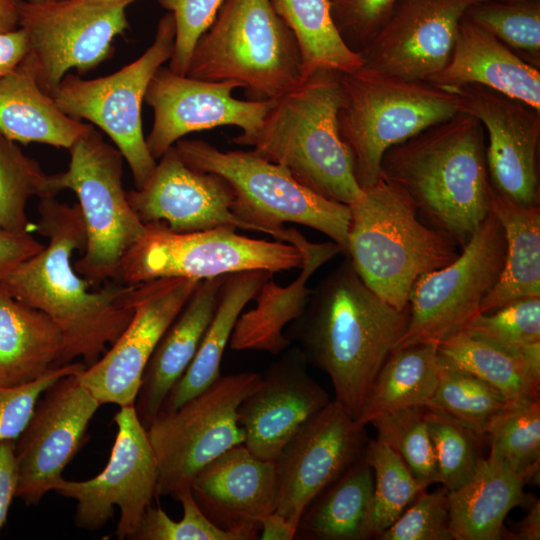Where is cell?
<instances>
[{
  "mask_svg": "<svg viewBox=\"0 0 540 540\" xmlns=\"http://www.w3.org/2000/svg\"><path fill=\"white\" fill-rule=\"evenodd\" d=\"M441 358L499 390L507 401L539 398L540 342L520 348L461 329L437 344Z\"/></svg>",
  "mask_w": 540,
  "mask_h": 540,
  "instance_id": "31",
  "label": "cell"
},
{
  "mask_svg": "<svg viewBox=\"0 0 540 540\" xmlns=\"http://www.w3.org/2000/svg\"><path fill=\"white\" fill-rule=\"evenodd\" d=\"M464 16L540 68V0H481Z\"/></svg>",
  "mask_w": 540,
  "mask_h": 540,
  "instance_id": "41",
  "label": "cell"
},
{
  "mask_svg": "<svg viewBox=\"0 0 540 540\" xmlns=\"http://www.w3.org/2000/svg\"><path fill=\"white\" fill-rule=\"evenodd\" d=\"M370 424L377 439L386 443L426 487L439 482L433 445L424 416V407L410 406L381 414Z\"/></svg>",
  "mask_w": 540,
  "mask_h": 540,
  "instance_id": "42",
  "label": "cell"
},
{
  "mask_svg": "<svg viewBox=\"0 0 540 540\" xmlns=\"http://www.w3.org/2000/svg\"><path fill=\"white\" fill-rule=\"evenodd\" d=\"M513 539L539 540L540 539V502L536 499L530 506L528 513L518 523L515 532L510 534Z\"/></svg>",
  "mask_w": 540,
  "mask_h": 540,
  "instance_id": "54",
  "label": "cell"
},
{
  "mask_svg": "<svg viewBox=\"0 0 540 540\" xmlns=\"http://www.w3.org/2000/svg\"><path fill=\"white\" fill-rule=\"evenodd\" d=\"M298 528L280 513L273 511L260 520L259 539L292 540L297 536Z\"/></svg>",
  "mask_w": 540,
  "mask_h": 540,
  "instance_id": "53",
  "label": "cell"
},
{
  "mask_svg": "<svg viewBox=\"0 0 540 540\" xmlns=\"http://www.w3.org/2000/svg\"><path fill=\"white\" fill-rule=\"evenodd\" d=\"M333 23L352 51L360 53L394 12L400 0H328Z\"/></svg>",
  "mask_w": 540,
  "mask_h": 540,
  "instance_id": "47",
  "label": "cell"
},
{
  "mask_svg": "<svg viewBox=\"0 0 540 540\" xmlns=\"http://www.w3.org/2000/svg\"><path fill=\"white\" fill-rule=\"evenodd\" d=\"M224 276L200 280L155 347L134 404L147 428L194 359L214 316Z\"/></svg>",
  "mask_w": 540,
  "mask_h": 540,
  "instance_id": "27",
  "label": "cell"
},
{
  "mask_svg": "<svg viewBox=\"0 0 540 540\" xmlns=\"http://www.w3.org/2000/svg\"><path fill=\"white\" fill-rule=\"evenodd\" d=\"M114 421L117 434L105 468L95 477L71 481L63 477L53 490L77 502L74 522L77 527L95 531L120 510L115 534L132 539L141 519L156 497L158 468L145 426L134 405L120 407Z\"/></svg>",
  "mask_w": 540,
  "mask_h": 540,
  "instance_id": "15",
  "label": "cell"
},
{
  "mask_svg": "<svg viewBox=\"0 0 540 540\" xmlns=\"http://www.w3.org/2000/svg\"><path fill=\"white\" fill-rule=\"evenodd\" d=\"M484 128L458 112L389 148L380 176L401 187L461 248L490 212Z\"/></svg>",
  "mask_w": 540,
  "mask_h": 540,
  "instance_id": "3",
  "label": "cell"
},
{
  "mask_svg": "<svg viewBox=\"0 0 540 540\" xmlns=\"http://www.w3.org/2000/svg\"><path fill=\"white\" fill-rule=\"evenodd\" d=\"M344 100L340 72L318 69L276 99L259 129L232 142L287 168L322 197L350 205L363 194L352 153L341 138L338 112Z\"/></svg>",
  "mask_w": 540,
  "mask_h": 540,
  "instance_id": "4",
  "label": "cell"
},
{
  "mask_svg": "<svg viewBox=\"0 0 540 540\" xmlns=\"http://www.w3.org/2000/svg\"><path fill=\"white\" fill-rule=\"evenodd\" d=\"M193 496L218 527L243 540L258 539L260 520L275 511V463L237 445L203 467L191 482Z\"/></svg>",
  "mask_w": 540,
  "mask_h": 540,
  "instance_id": "24",
  "label": "cell"
},
{
  "mask_svg": "<svg viewBox=\"0 0 540 540\" xmlns=\"http://www.w3.org/2000/svg\"><path fill=\"white\" fill-rule=\"evenodd\" d=\"M174 146L189 167L227 181L233 192L232 211L246 230L282 242L284 223H296L328 236L346 254L349 205L313 192L287 168L254 150L222 151L200 139H180Z\"/></svg>",
  "mask_w": 540,
  "mask_h": 540,
  "instance_id": "7",
  "label": "cell"
},
{
  "mask_svg": "<svg viewBox=\"0 0 540 540\" xmlns=\"http://www.w3.org/2000/svg\"><path fill=\"white\" fill-rule=\"evenodd\" d=\"M135 1L23 0L19 28L43 90L51 95L70 70L86 73L106 60L129 27L126 9Z\"/></svg>",
  "mask_w": 540,
  "mask_h": 540,
  "instance_id": "14",
  "label": "cell"
},
{
  "mask_svg": "<svg viewBox=\"0 0 540 540\" xmlns=\"http://www.w3.org/2000/svg\"><path fill=\"white\" fill-rule=\"evenodd\" d=\"M200 280L163 277L137 284L133 317L109 349L77 374L101 403L135 404L146 365Z\"/></svg>",
  "mask_w": 540,
  "mask_h": 540,
  "instance_id": "18",
  "label": "cell"
},
{
  "mask_svg": "<svg viewBox=\"0 0 540 540\" xmlns=\"http://www.w3.org/2000/svg\"><path fill=\"white\" fill-rule=\"evenodd\" d=\"M506 403L495 387L439 356L437 386L425 407L450 416L482 438Z\"/></svg>",
  "mask_w": 540,
  "mask_h": 540,
  "instance_id": "39",
  "label": "cell"
},
{
  "mask_svg": "<svg viewBox=\"0 0 540 540\" xmlns=\"http://www.w3.org/2000/svg\"><path fill=\"white\" fill-rule=\"evenodd\" d=\"M225 0H158L175 20V41L168 68L186 75L199 37L210 27Z\"/></svg>",
  "mask_w": 540,
  "mask_h": 540,
  "instance_id": "48",
  "label": "cell"
},
{
  "mask_svg": "<svg viewBox=\"0 0 540 540\" xmlns=\"http://www.w3.org/2000/svg\"><path fill=\"white\" fill-rule=\"evenodd\" d=\"M349 205L346 257L379 298L408 309L416 280L459 255L445 232L420 221L417 208L398 185L380 176Z\"/></svg>",
  "mask_w": 540,
  "mask_h": 540,
  "instance_id": "5",
  "label": "cell"
},
{
  "mask_svg": "<svg viewBox=\"0 0 540 540\" xmlns=\"http://www.w3.org/2000/svg\"><path fill=\"white\" fill-rule=\"evenodd\" d=\"M460 111L474 116L488 136L485 148L492 188L524 207L539 205L540 110L481 85L451 90Z\"/></svg>",
  "mask_w": 540,
  "mask_h": 540,
  "instance_id": "20",
  "label": "cell"
},
{
  "mask_svg": "<svg viewBox=\"0 0 540 540\" xmlns=\"http://www.w3.org/2000/svg\"><path fill=\"white\" fill-rule=\"evenodd\" d=\"M133 211L145 225L164 222L177 233L219 227L245 229L232 211L233 192L221 176L189 167L170 147L148 182L126 192Z\"/></svg>",
  "mask_w": 540,
  "mask_h": 540,
  "instance_id": "23",
  "label": "cell"
},
{
  "mask_svg": "<svg viewBox=\"0 0 540 540\" xmlns=\"http://www.w3.org/2000/svg\"><path fill=\"white\" fill-rule=\"evenodd\" d=\"M186 75L232 81L247 100H276L303 79L295 34L270 0H225L193 48Z\"/></svg>",
  "mask_w": 540,
  "mask_h": 540,
  "instance_id": "6",
  "label": "cell"
},
{
  "mask_svg": "<svg viewBox=\"0 0 540 540\" xmlns=\"http://www.w3.org/2000/svg\"><path fill=\"white\" fill-rule=\"evenodd\" d=\"M289 335L311 363L328 374L335 399L355 419L380 369L408 323L370 290L346 259L312 289Z\"/></svg>",
  "mask_w": 540,
  "mask_h": 540,
  "instance_id": "2",
  "label": "cell"
},
{
  "mask_svg": "<svg viewBox=\"0 0 540 540\" xmlns=\"http://www.w3.org/2000/svg\"><path fill=\"white\" fill-rule=\"evenodd\" d=\"M481 0H400L359 53L363 68L427 82L447 64L460 20Z\"/></svg>",
  "mask_w": 540,
  "mask_h": 540,
  "instance_id": "21",
  "label": "cell"
},
{
  "mask_svg": "<svg viewBox=\"0 0 540 540\" xmlns=\"http://www.w3.org/2000/svg\"><path fill=\"white\" fill-rule=\"evenodd\" d=\"M424 416L433 445L439 483L447 491L455 490L476 471L481 460V437L440 411L424 407Z\"/></svg>",
  "mask_w": 540,
  "mask_h": 540,
  "instance_id": "43",
  "label": "cell"
},
{
  "mask_svg": "<svg viewBox=\"0 0 540 540\" xmlns=\"http://www.w3.org/2000/svg\"><path fill=\"white\" fill-rule=\"evenodd\" d=\"M44 246L31 233H16L0 228V280L39 253Z\"/></svg>",
  "mask_w": 540,
  "mask_h": 540,
  "instance_id": "50",
  "label": "cell"
},
{
  "mask_svg": "<svg viewBox=\"0 0 540 540\" xmlns=\"http://www.w3.org/2000/svg\"><path fill=\"white\" fill-rule=\"evenodd\" d=\"M77 374L60 378L42 393L15 440L16 497L26 505H38L53 490L86 441L89 423L101 406Z\"/></svg>",
  "mask_w": 540,
  "mask_h": 540,
  "instance_id": "16",
  "label": "cell"
},
{
  "mask_svg": "<svg viewBox=\"0 0 540 540\" xmlns=\"http://www.w3.org/2000/svg\"><path fill=\"white\" fill-rule=\"evenodd\" d=\"M363 456L374 476L364 539L378 538L427 487L414 477L403 459L379 439L368 443Z\"/></svg>",
  "mask_w": 540,
  "mask_h": 540,
  "instance_id": "38",
  "label": "cell"
},
{
  "mask_svg": "<svg viewBox=\"0 0 540 540\" xmlns=\"http://www.w3.org/2000/svg\"><path fill=\"white\" fill-rule=\"evenodd\" d=\"M35 231L48 239L44 248L0 280L18 301L47 314L58 326L63 349L53 368L81 358L94 364L130 323L137 284L106 281L96 292L74 268V251L86 245L79 204L40 199Z\"/></svg>",
  "mask_w": 540,
  "mask_h": 540,
  "instance_id": "1",
  "label": "cell"
},
{
  "mask_svg": "<svg viewBox=\"0 0 540 540\" xmlns=\"http://www.w3.org/2000/svg\"><path fill=\"white\" fill-rule=\"evenodd\" d=\"M18 486L15 440L0 441V530L6 522Z\"/></svg>",
  "mask_w": 540,
  "mask_h": 540,
  "instance_id": "51",
  "label": "cell"
},
{
  "mask_svg": "<svg viewBox=\"0 0 540 540\" xmlns=\"http://www.w3.org/2000/svg\"><path fill=\"white\" fill-rule=\"evenodd\" d=\"M378 539L452 540L447 489L421 491Z\"/></svg>",
  "mask_w": 540,
  "mask_h": 540,
  "instance_id": "46",
  "label": "cell"
},
{
  "mask_svg": "<svg viewBox=\"0 0 540 540\" xmlns=\"http://www.w3.org/2000/svg\"><path fill=\"white\" fill-rule=\"evenodd\" d=\"M274 274L265 270L224 276L214 316L194 359L166 397L159 413L171 412L209 387L220 376V365L239 315L263 282Z\"/></svg>",
  "mask_w": 540,
  "mask_h": 540,
  "instance_id": "33",
  "label": "cell"
},
{
  "mask_svg": "<svg viewBox=\"0 0 540 540\" xmlns=\"http://www.w3.org/2000/svg\"><path fill=\"white\" fill-rule=\"evenodd\" d=\"M437 344L420 343L393 350L355 418L365 426L377 416L410 406L425 407L437 386Z\"/></svg>",
  "mask_w": 540,
  "mask_h": 540,
  "instance_id": "35",
  "label": "cell"
},
{
  "mask_svg": "<svg viewBox=\"0 0 540 540\" xmlns=\"http://www.w3.org/2000/svg\"><path fill=\"white\" fill-rule=\"evenodd\" d=\"M299 44L303 77L318 69L350 73L363 66L359 53L340 37L331 17L328 0H270Z\"/></svg>",
  "mask_w": 540,
  "mask_h": 540,
  "instance_id": "36",
  "label": "cell"
},
{
  "mask_svg": "<svg viewBox=\"0 0 540 540\" xmlns=\"http://www.w3.org/2000/svg\"><path fill=\"white\" fill-rule=\"evenodd\" d=\"M62 349V333L55 322L0 287V386L39 379L53 368Z\"/></svg>",
  "mask_w": 540,
  "mask_h": 540,
  "instance_id": "30",
  "label": "cell"
},
{
  "mask_svg": "<svg viewBox=\"0 0 540 540\" xmlns=\"http://www.w3.org/2000/svg\"><path fill=\"white\" fill-rule=\"evenodd\" d=\"M233 227L177 233L164 222L145 224L141 238L123 257L115 280L126 284L182 277L203 280L228 274L300 268L299 249L281 241L253 239Z\"/></svg>",
  "mask_w": 540,
  "mask_h": 540,
  "instance_id": "10",
  "label": "cell"
},
{
  "mask_svg": "<svg viewBox=\"0 0 540 540\" xmlns=\"http://www.w3.org/2000/svg\"><path fill=\"white\" fill-rule=\"evenodd\" d=\"M23 0H0V34L19 28V12Z\"/></svg>",
  "mask_w": 540,
  "mask_h": 540,
  "instance_id": "55",
  "label": "cell"
},
{
  "mask_svg": "<svg viewBox=\"0 0 540 540\" xmlns=\"http://www.w3.org/2000/svg\"><path fill=\"white\" fill-rule=\"evenodd\" d=\"M174 41L175 20L167 12L158 22L152 44L136 60L99 78L67 74L51 93L65 114L85 119L109 136L127 162L137 189L148 182L157 164L143 134L142 103L152 77L170 60Z\"/></svg>",
  "mask_w": 540,
  "mask_h": 540,
  "instance_id": "11",
  "label": "cell"
},
{
  "mask_svg": "<svg viewBox=\"0 0 540 540\" xmlns=\"http://www.w3.org/2000/svg\"><path fill=\"white\" fill-rule=\"evenodd\" d=\"M364 427L336 400L305 422L274 459L275 511L297 528L307 506L365 449Z\"/></svg>",
  "mask_w": 540,
  "mask_h": 540,
  "instance_id": "17",
  "label": "cell"
},
{
  "mask_svg": "<svg viewBox=\"0 0 540 540\" xmlns=\"http://www.w3.org/2000/svg\"><path fill=\"white\" fill-rule=\"evenodd\" d=\"M495 1H512V0H495Z\"/></svg>",
  "mask_w": 540,
  "mask_h": 540,
  "instance_id": "57",
  "label": "cell"
},
{
  "mask_svg": "<svg viewBox=\"0 0 540 540\" xmlns=\"http://www.w3.org/2000/svg\"><path fill=\"white\" fill-rule=\"evenodd\" d=\"M92 129L65 114L43 90L28 54L18 66L0 76V133L8 139L69 150Z\"/></svg>",
  "mask_w": 540,
  "mask_h": 540,
  "instance_id": "28",
  "label": "cell"
},
{
  "mask_svg": "<svg viewBox=\"0 0 540 540\" xmlns=\"http://www.w3.org/2000/svg\"><path fill=\"white\" fill-rule=\"evenodd\" d=\"M488 458L504 464L526 482L539 474L540 402L539 398L507 401L489 423Z\"/></svg>",
  "mask_w": 540,
  "mask_h": 540,
  "instance_id": "37",
  "label": "cell"
},
{
  "mask_svg": "<svg viewBox=\"0 0 540 540\" xmlns=\"http://www.w3.org/2000/svg\"><path fill=\"white\" fill-rule=\"evenodd\" d=\"M232 81H208L180 75L160 67L145 95L154 113L146 138L152 157L159 159L189 133L219 126H236L241 136L255 133L275 100H240L232 96Z\"/></svg>",
  "mask_w": 540,
  "mask_h": 540,
  "instance_id": "19",
  "label": "cell"
},
{
  "mask_svg": "<svg viewBox=\"0 0 540 540\" xmlns=\"http://www.w3.org/2000/svg\"><path fill=\"white\" fill-rule=\"evenodd\" d=\"M182 504L183 516L171 519L160 506L145 511L133 540H243L242 536L215 525L197 504L191 488L175 498Z\"/></svg>",
  "mask_w": 540,
  "mask_h": 540,
  "instance_id": "44",
  "label": "cell"
},
{
  "mask_svg": "<svg viewBox=\"0 0 540 540\" xmlns=\"http://www.w3.org/2000/svg\"><path fill=\"white\" fill-rule=\"evenodd\" d=\"M282 242L296 246L302 255L297 278L287 286L277 284L271 274L261 285L254 299L256 305L242 312L233 329L229 345L232 350H256L273 355L284 352L291 341L283 330L304 312L312 289L311 276L338 253L333 241L314 243L295 228H285Z\"/></svg>",
  "mask_w": 540,
  "mask_h": 540,
  "instance_id": "25",
  "label": "cell"
},
{
  "mask_svg": "<svg viewBox=\"0 0 540 540\" xmlns=\"http://www.w3.org/2000/svg\"><path fill=\"white\" fill-rule=\"evenodd\" d=\"M307 364L298 346L288 347L240 404L243 444L255 456L274 461L298 429L331 401Z\"/></svg>",
  "mask_w": 540,
  "mask_h": 540,
  "instance_id": "22",
  "label": "cell"
},
{
  "mask_svg": "<svg viewBox=\"0 0 540 540\" xmlns=\"http://www.w3.org/2000/svg\"><path fill=\"white\" fill-rule=\"evenodd\" d=\"M373 490V471L362 454L307 506L297 536L318 540H363Z\"/></svg>",
  "mask_w": 540,
  "mask_h": 540,
  "instance_id": "34",
  "label": "cell"
},
{
  "mask_svg": "<svg viewBox=\"0 0 540 540\" xmlns=\"http://www.w3.org/2000/svg\"><path fill=\"white\" fill-rule=\"evenodd\" d=\"M83 362L51 368L39 379L22 386H0V441L16 440L21 434L42 393L60 378L80 373L85 369Z\"/></svg>",
  "mask_w": 540,
  "mask_h": 540,
  "instance_id": "49",
  "label": "cell"
},
{
  "mask_svg": "<svg viewBox=\"0 0 540 540\" xmlns=\"http://www.w3.org/2000/svg\"><path fill=\"white\" fill-rule=\"evenodd\" d=\"M446 90L481 85L540 110V72L465 16L447 64L428 81Z\"/></svg>",
  "mask_w": 540,
  "mask_h": 540,
  "instance_id": "26",
  "label": "cell"
},
{
  "mask_svg": "<svg viewBox=\"0 0 540 540\" xmlns=\"http://www.w3.org/2000/svg\"><path fill=\"white\" fill-rule=\"evenodd\" d=\"M259 379L255 372L221 375L176 410L157 415L146 428L157 461L156 497L176 498L203 467L244 443L238 408Z\"/></svg>",
  "mask_w": 540,
  "mask_h": 540,
  "instance_id": "12",
  "label": "cell"
},
{
  "mask_svg": "<svg viewBox=\"0 0 540 540\" xmlns=\"http://www.w3.org/2000/svg\"><path fill=\"white\" fill-rule=\"evenodd\" d=\"M55 197L50 187V174L26 155L16 142L0 133V228L31 233L36 225L26 214L28 200Z\"/></svg>",
  "mask_w": 540,
  "mask_h": 540,
  "instance_id": "40",
  "label": "cell"
},
{
  "mask_svg": "<svg viewBox=\"0 0 540 540\" xmlns=\"http://www.w3.org/2000/svg\"><path fill=\"white\" fill-rule=\"evenodd\" d=\"M505 253L504 231L489 212L455 260L416 280L409 297L407 327L395 349L438 344L464 328L480 313L483 298L503 269Z\"/></svg>",
  "mask_w": 540,
  "mask_h": 540,
  "instance_id": "13",
  "label": "cell"
},
{
  "mask_svg": "<svg viewBox=\"0 0 540 540\" xmlns=\"http://www.w3.org/2000/svg\"><path fill=\"white\" fill-rule=\"evenodd\" d=\"M462 329L513 348L540 342V297L510 302L492 314L478 313Z\"/></svg>",
  "mask_w": 540,
  "mask_h": 540,
  "instance_id": "45",
  "label": "cell"
},
{
  "mask_svg": "<svg viewBox=\"0 0 540 540\" xmlns=\"http://www.w3.org/2000/svg\"><path fill=\"white\" fill-rule=\"evenodd\" d=\"M69 152L67 170L50 174V187L54 196L68 189L79 200L86 245L74 268L90 285L115 280L123 257L145 230L123 188L124 158L94 128Z\"/></svg>",
  "mask_w": 540,
  "mask_h": 540,
  "instance_id": "9",
  "label": "cell"
},
{
  "mask_svg": "<svg viewBox=\"0 0 540 540\" xmlns=\"http://www.w3.org/2000/svg\"><path fill=\"white\" fill-rule=\"evenodd\" d=\"M344 100L339 133L349 147L361 188L380 178L381 160L392 146L460 112L456 93L366 68L340 72Z\"/></svg>",
  "mask_w": 540,
  "mask_h": 540,
  "instance_id": "8",
  "label": "cell"
},
{
  "mask_svg": "<svg viewBox=\"0 0 540 540\" xmlns=\"http://www.w3.org/2000/svg\"><path fill=\"white\" fill-rule=\"evenodd\" d=\"M490 212L505 235L503 269L480 304V313L496 310L510 302L540 297V207L517 205L490 192Z\"/></svg>",
  "mask_w": 540,
  "mask_h": 540,
  "instance_id": "32",
  "label": "cell"
},
{
  "mask_svg": "<svg viewBox=\"0 0 540 540\" xmlns=\"http://www.w3.org/2000/svg\"><path fill=\"white\" fill-rule=\"evenodd\" d=\"M28 51L27 38L21 28L0 34V76L18 66Z\"/></svg>",
  "mask_w": 540,
  "mask_h": 540,
  "instance_id": "52",
  "label": "cell"
},
{
  "mask_svg": "<svg viewBox=\"0 0 540 540\" xmlns=\"http://www.w3.org/2000/svg\"><path fill=\"white\" fill-rule=\"evenodd\" d=\"M28 1L33 2V3H39V2L49 1V0H28Z\"/></svg>",
  "mask_w": 540,
  "mask_h": 540,
  "instance_id": "56",
  "label": "cell"
},
{
  "mask_svg": "<svg viewBox=\"0 0 540 540\" xmlns=\"http://www.w3.org/2000/svg\"><path fill=\"white\" fill-rule=\"evenodd\" d=\"M526 480L504 464L479 461L473 476L448 491L449 524L456 540H499L506 536L504 519L526 503Z\"/></svg>",
  "mask_w": 540,
  "mask_h": 540,
  "instance_id": "29",
  "label": "cell"
}]
</instances>
